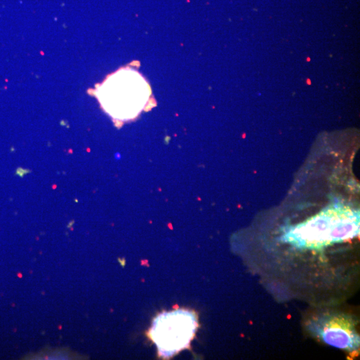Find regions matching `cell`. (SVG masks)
<instances>
[{"label":"cell","instance_id":"obj_1","mask_svg":"<svg viewBox=\"0 0 360 360\" xmlns=\"http://www.w3.org/2000/svg\"><path fill=\"white\" fill-rule=\"evenodd\" d=\"M360 221L359 211L335 204L306 221L288 227L281 240L299 250H321L357 237Z\"/></svg>","mask_w":360,"mask_h":360},{"label":"cell","instance_id":"obj_3","mask_svg":"<svg viewBox=\"0 0 360 360\" xmlns=\"http://www.w3.org/2000/svg\"><path fill=\"white\" fill-rule=\"evenodd\" d=\"M197 327L198 319L193 311L177 309L155 318L149 336L156 345L159 356L169 358L189 346Z\"/></svg>","mask_w":360,"mask_h":360},{"label":"cell","instance_id":"obj_2","mask_svg":"<svg viewBox=\"0 0 360 360\" xmlns=\"http://www.w3.org/2000/svg\"><path fill=\"white\" fill-rule=\"evenodd\" d=\"M104 83L101 88L105 92L106 101L102 105L110 104L105 110L114 117L133 119L142 111L149 100V85L137 71L121 69Z\"/></svg>","mask_w":360,"mask_h":360},{"label":"cell","instance_id":"obj_4","mask_svg":"<svg viewBox=\"0 0 360 360\" xmlns=\"http://www.w3.org/2000/svg\"><path fill=\"white\" fill-rule=\"evenodd\" d=\"M310 327L317 336L331 346L347 352H356L360 347V336L355 323L347 315H326L317 319Z\"/></svg>","mask_w":360,"mask_h":360}]
</instances>
